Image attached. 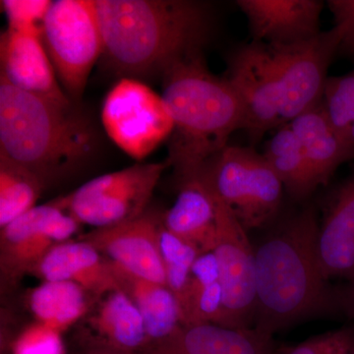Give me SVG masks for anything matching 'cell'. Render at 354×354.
Wrapping results in <instances>:
<instances>
[{"label":"cell","mask_w":354,"mask_h":354,"mask_svg":"<svg viewBox=\"0 0 354 354\" xmlns=\"http://www.w3.org/2000/svg\"><path fill=\"white\" fill-rule=\"evenodd\" d=\"M41 41L64 92L79 101L104 50L95 0L51 1Z\"/></svg>","instance_id":"obj_6"},{"label":"cell","mask_w":354,"mask_h":354,"mask_svg":"<svg viewBox=\"0 0 354 354\" xmlns=\"http://www.w3.org/2000/svg\"><path fill=\"white\" fill-rule=\"evenodd\" d=\"M80 354H129V353H120V351H115V349H113L111 348H108V346H102V344H95V342H86L85 346L82 351H81Z\"/></svg>","instance_id":"obj_34"},{"label":"cell","mask_w":354,"mask_h":354,"mask_svg":"<svg viewBox=\"0 0 354 354\" xmlns=\"http://www.w3.org/2000/svg\"><path fill=\"white\" fill-rule=\"evenodd\" d=\"M178 305L181 326L209 323L227 327L218 263L211 254L200 256L195 261L189 283Z\"/></svg>","instance_id":"obj_23"},{"label":"cell","mask_w":354,"mask_h":354,"mask_svg":"<svg viewBox=\"0 0 354 354\" xmlns=\"http://www.w3.org/2000/svg\"><path fill=\"white\" fill-rule=\"evenodd\" d=\"M169 162L136 164L91 179L67 196L65 208L80 225L114 227L146 213L156 186Z\"/></svg>","instance_id":"obj_7"},{"label":"cell","mask_w":354,"mask_h":354,"mask_svg":"<svg viewBox=\"0 0 354 354\" xmlns=\"http://www.w3.org/2000/svg\"><path fill=\"white\" fill-rule=\"evenodd\" d=\"M301 143L319 186L344 162L354 160V143L337 129L321 102L290 122Z\"/></svg>","instance_id":"obj_21"},{"label":"cell","mask_w":354,"mask_h":354,"mask_svg":"<svg viewBox=\"0 0 354 354\" xmlns=\"http://www.w3.org/2000/svg\"><path fill=\"white\" fill-rule=\"evenodd\" d=\"M263 155L293 199H307L318 187L301 143L290 123L277 128Z\"/></svg>","instance_id":"obj_25"},{"label":"cell","mask_w":354,"mask_h":354,"mask_svg":"<svg viewBox=\"0 0 354 354\" xmlns=\"http://www.w3.org/2000/svg\"><path fill=\"white\" fill-rule=\"evenodd\" d=\"M113 266L121 290L136 305L145 324L149 346L165 341L181 327L178 302L167 286L137 278Z\"/></svg>","instance_id":"obj_22"},{"label":"cell","mask_w":354,"mask_h":354,"mask_svg":"<svg viewBox=\"0 0 354 354\" xmlns=\"http://www.w3.org/2000/svg\"><path fill=\"white\" fill-rule=\"evenodd\" d=\"M162 77V97L174 123L167 162L181 183L196 176L235 131H246L245 109L230 81L207 68L202 53L172 65Z\"/></svg>","instance_id":"obj_3"},{"label":"cell","mask_w":354,"mask_h":354,"mask_svg":"<svg viewBox=\"0 0 354 354\" xmlns=\"http://www.w3.org/2000/svg\"><path fill=\"white\" fill-rule=\"evenodd\" d=\"M160 243L167 286L179 302L189 283L193 265L201 253L192 244L169 232L162 225V220L160 228Z\"/></svg>","instance_id":"obj_27"},{"label":"cell","mask_w":354,"mask_h":354,"mask_svg":"<svg viewBox=\"0 0 354 354\" xmlns=\"http://www.w3.org/2000/svg\"><path fill=\"white\" fill-rule=\"evenodd\" d=\"M342 39L334 26L315 38L290 46L264 44L281 95V120L290 123L323 102L324 91Z\"/></svg>","instance_id":"obj_9"},{"label":"cell","mask_w":354,"mask_h":354,"mask_svg":"<svg viewBox=\"0 0 354 354\" xmlns=\"http://www.w3.org/2000/svg\"><path fill=\"white\" fill-rule=\"evenodd\" d=\"M51 1L48 0H2L9 29L37 35L41 38V26Z\"/></svg>","instance_id":"obj_29"},{"label":"cell","mask_w":354,"mask_h":354,"mask_svg":"<svg viewBox=\"0 0 354 354\" xmlns=\"http://www.w3.org/2000/svg\"><path fill=\"white\" fill-rule=\"evenodd\" d=\"M80 223L65 208L62 197L39 205L1 228L0 269L15 283L37 266L53 247L70 241Z\"/></svg>","instance_id":"obj_10"},{"label":"cell","mask_w":354,"mask_h":354,"mask_svg":"<svg viewBox=\"0 0 354 354\" xmlns=\"http://www.w3.org/2000/svg\"><path fill=\"white\" fill-rule=\"evenodd\" d=\"M44 184L38 174L0 158V228L36 207Z\"/></svg>","instance_id":"obj_26"},{"label":"cell","mask_w":354,"mask_h":354,"mask_svg":"<svg viewBox=\"0 0 354 354\" xmlns=\"http://www.w3.org/2000/svg\"><path fill=\"white\" fill-rule=\"evenodd\" d=\"M146 351H149V353H150L151 354H165V353H160V351H156V349H153V348H148V349H146Z\"/></svg>","instance_id":"obj_35"},{"label":"cell","mask_w":354,"mask_h":354,"mask_svg":"<svg viewBox=\"0 0 354 354\" xmlns=\"http://www.w3.org/2000/svg\"><path fill=\"white\" fill-rule=\"evenodd\" d=\"M95 141L90 123L72 108L19 90L0 77V158L46 183L90 157Z\"/></svg>","instance_id":"obj_4"},{"label":"cell","mask_w":354,"mask_h":354,"mask_svg":"<svg viewBox=\"0 0 354 354\" xmlns=\"http://www.w3.org/2000/svg\"><path fill=\"white\" fill-rule=\"evenodd\" d=\"M225 78L234 86L245 109L246 131L254 142L283 125L281 95L264 44H241L228 58Z\"/></svg>","instance_id":"obj_12"},{"label":"cell","mask_w":354,"mask_h":354,"mask_svg":"<svg viewBox=\"0 0 354 354\" xmlns=\"http://www.w3.org/2000/svg\"><path fill=\"white\" fill-rule=\"evenodd\" d=\"M339 314L349 319H354V281L348 285L337 288Z\"/></svg>","instance_id":"obj_33"},{"label":"cell","mask_w":354,"mask_h":354,"mask_svg":"<svg viewBox=\"0 0 354 354\" xmlns=\"http://www.w3.org/2000/svg\"><path fill=\"white\" fill-rule=\"evenodd\" d=\"M12 354H65L62 333L36 322L14 342Z\"/></svg>","instance_id":"obj_31"},{"label":"cell","mask_w":354,"mask_h":354,"mask_svg":"<svg viewBox=\"0 0 354 354\" xmlns=\"http://www.w3.org/2000/svg\"><path fill=\"white\" fill-rule=\"evenodd\" d=\"M148 348L165 354H274L277 351L272 339L253 328L209 323L181 326L169 339Z\"/></svg>","instance_id":"obj_19"},{"label":"cell","mask_w":354,"mask_h":354,"mask_svg":"<svg viewBox=\"0 0 354 354\" xmlns=\"http://www.w3.org/2000/svg\"><path fill=\"white\" fill-rule=\"evenodd\" d=\"M162 216L146 212L135 220L104 228H95L81 236L115 267L153 283L167 286L160 252Z\"/></svg>","instance_id":"obj_13"},{"label":"cell","mask_w":354,"mask_h":354,"mask_svg":"<svg viewBox=\"0 0 354 354\" xmlns=\"http://www.w3.org/2000/svg\"><path fill=\"white\" fill-rule=\"evenodd\" d=\"M32 274L43 281L77 283L95 300L120 290L113 264L92 244L81 239L53 247Z\"/></svg>","instance_id":"obj_17"},{"label":"cell","mask_w":354,"mask_h":354,"mask_svg":"<svg viewBox=\"0 0 354 354\" xmlns=\"http://www.w3.org/2000/svg\"><path fill=\"white\" fill-rule=\"evenodd\" d=\"M328 6L342 31L339 53L354 59V0H330Z\"/></svg>","instance_id":"obj_32"},{"label":"cell","mask_w":354,"mask_h":354,"mask_svg":"<svg viewBox=\"0 0 354 354\" xmlns=\"http://www.w3.org/2000/svg\"><path fill=\"white\" fill-rule=\"evenodd\" d=\"M174 204L162 215V225L172 234L196 247L200 253L213 252L218 220V199L201 176L178 184Z\"/></svg>","instance_id":"obj_18"},{"label":"cell","mask_w":354,"mask_h":354,"mask_svg":"<svg viewBox=\"0 0 354 354\" xmlns=\"http://www.w3.org/2000/svg\"><path fill=\"white\" fill-rule=\"evenodd\" d=\"M129 354H151L149 353V351H139V353H129Z\"/></svg>","instance_id":"obj_36"},{"label":"cell","mask_w":354,"mask_h":354,"mask_svg":"<svg viewBox=\"0 0 354 354\" xmlns=\"http://www.w3.org/2000/svg\"><path fill=\"white\" fill-rule=\"evenodd\" d=\"M102 121L113 143L137 160L169 140L174 128L162 95L129 77H122L106 95Z\"/></svg>","instance_id":"obj_8"},{"label":"cell","mask_w":354,"mask_h":354,"mask_svg":"<svg viewBox=\"0 0 354 354\" xmlns=\"http://www.w3.org/2000/svg\"><path fill=\"white\" fill-rule=\"evenodd\" d=\"M97 302L94 311L85 317L88 342L123 353H139L149 348L143 318L124 291L120 288L111 291Z\"/></svg>","instance_id":"obj_20"},{"label":"cell","mask_w":354,"mask_h":354,"mask_svg":"<svg viewBox=\"0 0 354 354\" xmlns=\"http://www.w3.org/2000/svg\"><path fill=\"white\" fill-rule=\"evenodd\" d=\"M252 41L274 46L304 43L320 34L318 0H239Z\"/></svg>","instance_id":"obj_15"},{"label":"cell","mask_w":354,"mask_h":354,"mask_svg":"<svg viewBox=\"0 0 354 354\" xmlns=\"http://www.w3.org/2000/svg\"><path fill=\"white\" fill-rule=\"evenodd\" d=\"M95 300L71 281H43L29 295L30 310L37 322L62 333L90 313Z\"/></svg>","instance_id":"obj_24"},{"label":"cell","mask_w":354,"mask_h":354,"mask_svg":"<svg viewBox=\"0 0 354 354\" xmlns=\"http://www.w3.org/2000/svg\"><path fill=\"white\" fill-rule=\"evenodd\" d=\"M197 176L247 232L269 225L278 216L285 187L264 155L253 148L228 145Z\"/></svg>","instance_id":"obj_5"},{"label":"cell","mask_w":354,"mask_h":354,"mask_svg":"<svg viewBox=\"0 0 354 354\" xmlns=\"http://www.w3.org/2000/svg\"><path fill=\"white\" fill-rule=\"evenodd\" d=\"M319 221L307 205L272 227L255 252L253 329L274 334L306 320L339 314L337 288L325 278L317 252Z\"/></svg>","instance_id":"obj_1"},{"label":"cell","mask_w":354,"mask_h":354,"mask_svg":"<svg viewBox=\"0 0 354 354\" xmlns=\"http://www.w3.org/2000/svg\"><path fill=\"white\" fill-rule=\"evenodd\" d=\"M215 254L227 327L253 328L256 308L255 252L247 230L218 199Z\"/></svg>","instance_id":"obj_11"},{"label":"cell","mask_w":354,"mask_h":354,"mask_svg":"<svg viewBox=\"0 0 354 354\" xmlns=\"http://www.w3.org/2000/svg\"><path fill=\"white\" fill-rule=\"evenodd\" d=\"M102 57L123 77L160 73L202 53L209 12L188 0H95Z\"/></svg>","instance_id":"obj_2"},{"label":"cell","mask_w":354,"mask_h":354,"mask_svg":"<svg viewBox=\"0 0 354 354\" xmlns=\"http://www.w3.org/2000/svg\"><path fill=\"white\" fill-rule=\"evenodd\" d=\"M317 252L328 281H354V171L330 195L319 223Z\"/></svg>","instance_id":"obj_16"},{"label":"cell","mask_w":354,"mask_h":354,"mask_svg":"<svg viewBox=\"0 0 354 354\" xmlns=\"http://www.w3.org/2000/svg\"><path fill=\"white\" fill-rule=\"evenodd\" d=\"M274 354H354V325L317 335Z\"/></svg>","instance_id":"obj_30"},{"label":"cell","mask_w":354,"mask_h":354,"mask_svg":"<svg viewBox=\"0 0 354 354\" xmlns=\"http://www.w3.org/2000/svg\"><path fill=\"white\" fill-rule=\"evenodd\" d=\"M322 104L334 127L348 137L354 121V69L344 75L328 78Z\"/></svg>","instance_id":"obj_28"},{"label":"cell","mask_w":354,"mask_h":354,"mask_svg":"<svg viewBox=\"0 0 354 354\" xmlns=\"http://www.w3.org/2000/svg\"><path fill=\"white\" fill-rule=\"evenodd\" d=\"M1 78L13 87L71 108L39 36L7 29L0 38Z\"/></svg>","instance_id":"obj_14"}]
</instances>
